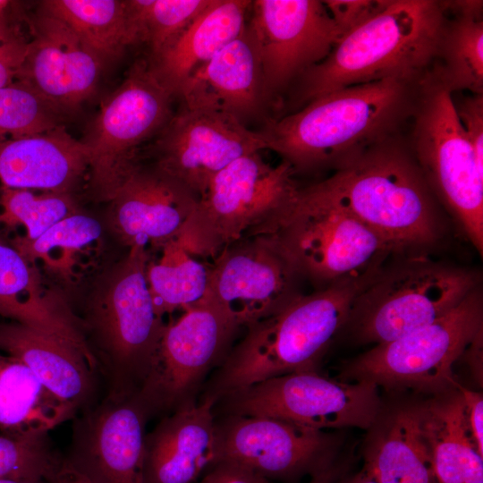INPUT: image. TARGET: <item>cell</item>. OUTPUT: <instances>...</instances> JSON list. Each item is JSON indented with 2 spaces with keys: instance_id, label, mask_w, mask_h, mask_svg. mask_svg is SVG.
<instances>
[{
  "instance_id": "cell-40",
  "label": "cell",
  "mask_w": 483,
  "mask_h": 483,
  "mask_svg": "<svg viewBox=\"0 0 483 483\" xmlns=\"http://www.w3.org/2000/svg\"><path fill=\"white\" fill-rule=\"evenodd\" d=\"M198 483H270L265 477L231 462H219Z\"/></svg>"
},
{
  "instance_id": "cell-45",
  "label": "cell",
  "mask_w": 483,
  "mask_h": 483,
  "mask_svg": "<svg viewBox=\"0 0 483 483\" xmlns=\"http://www.w3.org/2000/svg\"><path fill=\"white\" fill-rule=\"evenodd\" d=\"M336 483H377L363 470L359 473L348 478L340 479Z\"/></svg>"
},
{
  "instance_id": "cell-37",
  "label": "cell",
  "mask_w": 483,
  "mask_h": 483,
  "mask_svg": "<svg viewBox=\"0 0 483 483\" xmlns=\"http://www.w3.org/2000/svg\"><path fill=\"white\" fill-rule=\"evenodd\" d=\"M59 459L47 436L16 438L0 434V479L47 480Z\"/></svg>"
},
{
  "instance_id": "cell-25",
  "label": "cell",
  "mask_w": 483,
  "mask_h": 483,
  "mask_svg": "<svg viewBox=\"0 0 483 483\" xmlns=\"http://www.w3.org/2000/svg\"><path fill=\"white\" fill-rule=\"evenodd\" d=\"M250 4L248 0H211L164 51L148 57L157 77L174 97L197 68L244 30Z\"/></svg>"
},
{
  "instance_id": "cell-10",
  "label": "cell",
  "mask_w": 483,
  "mask_h": 483,
  "mask_svg": "<svg viewBox=\"0 0 483 483\" xmlns=\"http://www.w3.org/2000/svg\"><path fill=\"white\" fill-rule=\"evenodd\" d=\"M478 287L436 321L392 342L377 344L346 365L342 376L377 386L443 389L453 366L482 331Z\"/></svg>"
},
{
  "instance_id": "cell-23",
  "label": "cell",
  "mask_w": 483,
  "mask_h": 483,
  "mask_svg": "<svg viewBox=\"0 0 483 483\" xmlns=\"http://www.w3.org/2000/svg\"><path fill=\"white\" fill-rule=\"evenodd\" d=\"M182 104L225 112L242 123L255 114L267 97L258 47L248 25L182 87Z\"/></svg>"
},
{
  "instance_id": "cell-32",
  "label": "cell",
  "mask_w": 483,
  "mask_h": 483,
  "mask_svg": "<svg viewBox=\"0 0 483 483\" xmlns=\"http://www.w3.org/2000/svg\"><path fill=\"white\" fill-rule=\"evenodd\" d=\"M157 261L148 260L147 280L157 313L163 318L199 303L206 295L209 264L199 262L175 239L162 248Z\"/></svg>"
},
{
  "instance_id": "cell-27",
  "label": "cell",
  "mask_w": 483,
  "mask_h": 483,
  "mask_svg": "<svg viewBox=\"0 0 483 483\" xmlns=\"http://www.w3.org/2000/svg\"><path fill=\"white\" fill-rule=\"evenodd\" d=\"M75 414L24 364L0 352V434L16 438L47 436Z\"/></svg>"
},
{
  "instance_id": "cell-26",
  "label": "cell",
  "mask_w": 483,
  "mask_h": 483,
  "mask_svg": "<svg viewBox=\"0 0 483 483\" xmlns=\"http://www.w3.org/2000/svg\"><path fill=\"white\" fill-rule=\"evenodd\" d=\"M363 470L377 483H437L418 407L391 414L371 435Z\"/></svg>"
},
{
  "instance_id": "cell-39",
  "label": "cell",
  "mask_w": 483,
  "mask_h": 483,
  "mask_svg": "<svg viewBox=\"0 0 483 483\" xmlns=\"http://www.w3.org/2000/svg\"><path fill=\"white\" fill-rule=\"evenodd\" d=\"M453 102L458 119L477 160L483 166V95L470 94Z\"/></svg>"
},
{
  "instance_id": "cell-38",
  "label": "cell",
  "mask_w": 483,
  "mask_h": 483,
  "mask_svg": "<svg viewBox=\"0 0 483 483\" xmlns=\"http://www.w3.org/2000/svg\"><path fill=\"white\" fill-rule=\"evenodd\" d=\"M391 0H326L330 16L343 36L380 13Z\"/></svg>"
},
{
  "instance_id": "cell-2",
  "label": "cell",
  "mask_w": 483,
  "mask_h": 483,
  "mask_svg": "<svg viewBox=\"0 0 483 483\" xmlns=\"http://www.w3.org/2000/svg\"><path fill=\"white\" fill-rule=\"evenodd\" d=\"M447 13L448 1L391 0L296 80L295 104L389 78L421 80L436 59Z\"/></svg>"
},
{
  "instance_id": "cell-41",
  "label": "cell",
  "mask_w": 483,
  "mask_h": 483,
  "mask_svg": "<svg viewBox=\"0 0 483 483\" xmlns=\"http://www.w3.org/2000/svg\"><path fill=\"white\" fill-rule=\"evenodd\" d=\"M463 399L468 428L476 449L483 457V397L482 394L458 385Z\"/></svg>"
},
{
  "instance_id": "cell-36",
  "label": "cell",
  "mask_w": 483,
  "mask_h": 483,
  "mask_svg": "<svg viewBox=\"0 0 483 483\" xmlns=\"http://www.w3.org/2000/svg\"><path fill=\"white\" fill-rule=\"evenodd\" d=\"M101 234L99 222L84 214L75 212L49 227L34 240L23 237L13 242V247L28 261L37 258L47 260L54 250L69 253L75 251Z\"/></svg>"
},
{
  "instance_id": "cell-16",
  "label": "cell",
  "mask_w": 483,
  "mask_h": 483,
  "mask_svg": "<svg viewBox=\"0 0 483 483\" xmlns=\"http://www.w3.org/2000/svg\"><path fill=\"white\" fill-rule=\"evenodd\" d=\"M298 278L269 238L245 236L213 258L203 299L221 309L238 327H248L300 294Z\"/></svg>"
},
{
  "instance_id": "cell-29",
  "label": "cell",
  "mask_w": 483,
  "mask_h": 483,
  "mask_svg": "<svg viewBox=\"0 0 483 483\" xmlns=\"http://www.w3.org/2000/svg\"><path fill=\"white\" fill-rule=\"evenodd\" d=\"M454 13L447 18L433 74L453 94L483 95L482 1H448Z\"/></svg>"
},
{
  "instance_id": "cell-1",
  "label": "cell",
  "mask_w": 483,
  "mask_h": 483,
  "mask_svg": "<svg viewBox=\"0 0 483 483\" xmlns=\"http://www.w3.org/2000/svg\"><path fill=\"white\" fill-rule=\"evenodd\" d=\"M421 80L389 78L317 97L267 123L259 131L266 149L277 153L295 172L324 165L337 168L401 134L411 122Z\"/></svg>"
},
{
  "instance_id": "cell-21",
  "label": "cell",
  "mask_w": 483,
  "mask_h": 483,
  "mask_svg": "<svg viewBox=\"0 0 483 483\" xmlns=\"http://www.w3.org/2000/svg\"><path fill=\"white\" fill-rule=\"evenodd\" d=\"M0 352L20 360L76 413L88 403L97 366L90 350L52 332L16 321L0 323Z\"/></svg>"
},
{
  "instance_id": "cell-14",
  "label": "cell",
  "mask_w": 483,
  "mask_h": 483,
  "mask_svg": "<svg viewBox=\"0 0 483 483\" xmlns=\"http://www.w3.org/2000/svg\"><path fill=\"white\" fill-rule=\"evenodd\" d=\"M174 94L159 80L149 59L134 63L103 104L83 140L97 181L111 191L136 148L157 136L173 115Z\"/></svg>"
},
{
  "instance_id": "cell-46",
  "label": "cell",
  "mask_w": 483,
  "mask_h": 483,
  "mask_svg": "<svg viewBox=\"0 0 483 483\" xmlns=\"http://www.w3.org/2000/svg\"><path fill=\"white\" fill-rule=\"evenodd\" d=\"M0 483H49V482L46 479L30 480V479H0Z\"/></svg>"
},
{
  "instance_id": "cell-43",
  "label": "cell",
  "mask_w": 483,
  "mask_h": 483,
  "mask_svg": "<svg viewBox=\"0 0 483 483\" xmlns=\"http://www.w3.org/2000/svg\"><path fill=\"white\" fill-rule=\"evenodd\" d=\"M47 480L49 483H90L62 456L47 478Z\"/></svg>"
},
{
  "instance_id": "cell-8",
  "label": "cell",
  "mask_w": 483,
  "mask_h": 483,
  "mask_svg": "<svg viewBox=\"0 0 483 483\" xmlns=\"http://www.w3.org/2000/svg\"><path fill=\"white\" fill-rule=\"evenodd\" d=\"M148 260L145 247H131L90 310L110 396H131L140 390L166 326L149 292Z\"/></svg>"
},
{
  "instance_id": "cell-13",
  "label": "cell",
  "mask_w": 483,
  "mask_h": 483,
  "mask_svg": "<svg viewBox=\"0 0 483 483\" xmlns=\"http://www.w3.org/2000/svg\"><path fill=\"white\" fill-rule=\"evenodd\" d=\"M266 149L260 131L225 112L181 105L156 136L152 162L199 198L219 171Z\"/></svg>"
},
{
  "instance_id": "cell-7",
  "label": "cell",
  "mask_w": 483,
  "mask_h": 483,
  "mask_svg": "<svg viewBox=\"0 0 483 483\" xmlns=\"http://www.w3.org/2000/svg\"><path fill=\"white\" fill-rule=\"evenodd\" d=\"M295 173L259 152L238 157L213 176L175 240L195 257L215 258L291 201L300 188Z\"/></svg>"
},
{
  "instance_id": "cell-9",
  "label": "cell",
  "mask_w": 483,
  "mask_h": 483,
  "mask_svg": "<svg viewBox=\"0 0 483 483\" xmlns=\"http://www.w3.org/2000/svg\"><path fill=\"white\" fill-rule=\"evenodd\" d=\"M477 284L470 271L409 260L380 271L357 296L348 321L359 341L386 343L440 318Z\"/></svg>"
},
{
  "instance_id": "cell-34",
  "label": "cell",
  "mask_w": 483,
  "mask_h": 483,
  "mask_svg": "<svg viewBox=\"0 0 483 483\" xmlns=\"http://www.w3.org/2000/svg\"><path fill=\"white\" fill-rule=\"evenodd\" d=\"M64 112L18 80L0 88V140L44 133L61 126Z\"/></svg>"
},
{
  "instance_id": "cell-28",
  "label": "cell",
  "mask_w": 483,
  "mask_h": 483,
  "mask_svg": "<svg viewBox=\"0 0 483 483\" xmlns=\"http://www.w3.org/2000/svg\"><path fill=\"white\" fill-rule=\"evenodd\" d=\"M437 483H483V457L471 438L460 392L418 407Z\"/></svg>"
},
{
  "instance_id": "cell-5",
  "label": "cell",
  "mask_w": 483,
  "mask_h": 483,
  "mask_svg": "<svg viewBox=\"0 0 483 483\" xmlns=\"http://www.w3.org/2000/svg\"><path fill=\"white\" fill-rule=\"evenodd\" d=\"M269 238L317 290L377 275L394 251L374 231L316 192L299 188L275 216L250 232Z\"/></svg>"
},
{
  "instance_id": "cell-20",
  "label": "cell",
  "mask_w": 483,
  "mask_h": 483,
  "mask_svg": "<svg viewBox=\"0 0 483 483\" xmlns=\"http://www.w3.org/2000/svg\"><path fill=\"white\" fill-rule=\"evenodd\" d=\"M102 64L64 22L42 13L16 77L67 112L95 91Z\"/></svg>"
},
{
  "instance_id": "cell-35",
  "label": "cell",
  "mask_w": 483,
  "mask_h": 483,
  "mask_svg": "<svg viewBox=\"0 0 483 483\" xmlns=\"http://www.w3.org/2000/svg\"><path fill=\"white\" fill-rule=\"evenodd\" d=\"M0 201L3 208L0 222L24 225L26 240L38 238L53 225L76 212L66 192L47 191L37 195L30 190L3 187Z\"/></svg>"
},
{
  "instance_id": "cell-30",
  "label": "cell",
  "mask_w": 483,
  "mask_h": 483,
  "mask_svg": "<svg viewBox=\"0 0 483 483\" xmlns=\"http://www.w3.org/2000/svg\"><path fill=\"white\" fill-rule=\"evenodd\" d=\"M29 263L14 247L0 241V313L80 343L82 337L67 317L42 297Z\"/></svg>"
},
{
  "instance_id": "cell-4",
  "label": "cell",
  "mask_w": 483,
  "mask_h": 483,
  "mask_svg": "<svg viewBox=\"0 0 483 483\" xmlns=\"http://www.w3.org/2000/svg\"><path fill=\"white\" fill-rule=\"evenodd\" d=\"M310 186L394 250L429 245L437 238L431 191L402 134L366 148Z\"/></svg>"
},
{
  "instance_id": "cell-6",
  "label": "cell",
  "mask_w": 483,
  "mask_h": 483,
  "mask_svg": "<svg viewBox=\"0 0 483 483\" xmlns=\"http://www.w3.org/2000/svg\"><path fill=\"white\" fill-rule=\"evenodd\" d=\"M409 146L430 191L483 251V166L458 119L452 93L431 69L420 81Z\"/></svg>"
},
{
  "instance_id": "cell-15",
  "label": "cell",
  "mask_w": 483,
  "mask_h": 483,
  "mask_svg": "<svg viewBox=\"0 0 483 483\" xmlns=\"http://www.w3.org/2000/svg\"><path fill=\"white\" fill-rule=\"evenodd\" d=\"M249 17L267 97L322 62L343 37L319 0L251 1Z\"/></svg>"
},
{
  "instance_id": "cell-22",
  "label": "cell",
  "mask_w": 483,
  "mask_h": 483,
  "mask_svg": "<svg viewBox=\"0 0 483 483\" xmlns=\"http://www.w3.org/2000/svg\"><path fill=\"white\" fill-rule=\"evenodd\" d=\"M214 404L204 399L178 409L146 435L143 483H193L216 464Z\"/></svg>"
},
{
  "instance_id": "cell-17",
  "label": "cell",
  "mask_w": 483,
  "mask_h": 483,
  "mask_svg": "<svg viewBox=\"0 0 483 483\" xmlns=\"http://www.w3.org/2000/svg\"><path fill=\"white\" fill-rule=\"evenodd\" d=\"M148 418L135 394L106 395L75 420L64 459L90 483H143Z\"/></svg>"
},
{
  "instance_id": "cell-33",
  "label": "cell",
  "mask_w": 483,
  "mask_h": 483,
  "mask_svg": "<svg viewBox=\"0 0 483 483\" xmlns=\"http://www.w3.org/2000/svg\"><path fill=\"white\" fill-rule=\"evenodd\" d=\"M211 0H129L130 26L135 44L144 43L154 58L164 51Z\"/></svg>"
},
{
  "instance_id": "cell-24",
  "label": "cell",
  "mask_w": 483,
  "mask_h": 483,
  "mask_svg": "<svg viewBox=\"0 0 483 483\" xmlns=\"http://www.w3.org/2000/svg\"><path fill=\"white\" fill-rule=\"evenodd\" d=\"M89 167V152L63 126L49 131L0 140L3 187L66 192Z\"/></svg>"
},
{
  "instance_id": "cell-18",
  "label": "cell",
  "mask_w": 483,
  "mask_h": 483,
  "mask_svg": "<svg viewBox=\"0 0 483 483\" xmlns=\"http://www.w3.org/2000/svg\"><path fill=\"white\" fill-rule=\"evenodd\" d=\"M329 437L321 430L267 418L229 415L216 422V460L266 479H289L330 463Z\"/></svg>"
},
{
  "instance_id": "cell-19",
  "label": "cell",
  "mask_w": 483,
  "mask_h": 483,
  "mask_svg": "<svg viewBox=\"0 0 483 483\" xmlns=\"http://www.w3.org/2000/svg\"><path fill=\"white\" fill-rule=\"evenodd\" d=\"M113 222L130 247L162 248L174 240L193 212L199 198L153 163L132 158L111 191Z\"/></svg>"
},
{
  "instance_id": "cell-44",
  "label": "cell",
  "mask_w": 483,
  "mask_h": 483,
  "mask_svg": "<svg viewBox=\"0 0 483 483\" xmlns=\"http://www.w3.org/2000/svg\"><path fill=\"white\" fill-rule=\"evenodd\" d=\"M341 467L329 463L312 474L308 483H336L341 479Z\"/></svg>"
},
{
  "instance_id": "cell-11",
  "label": "cell",
  "mask_w": 483,
  "mask_h": 483,
  "mask_svg": "<svg viewBox=\"0 0 483 483\" xmlns=\"http://www.w3.org/2000/svg\"><path fill=\"white\" fill-rule=\"evenodd\" d=\"M377 387L369 381H339L309 370L261 381L221 400L230 415L273 418L321 431L366 429L378 419Z\"/></svg>"
},
{
  "instance_id": "cell-31",
  "label": "cell",
  "mask_w": 483,
  "mask_h": 483,
  "mask_svg": "<svg viewBox=\"0 0 483 483\" xmlns=\"http://www.w3.org/2000/svg\"><path fill=\"white\" fill-rule=\"evenodd\" d=\"M42 13L64 22L103 62L135 45L126 1L47 0Z\"/></svg>"
},
{
  "instance_id": "cell-42",
  "label": "cell",
  "mask_w": 483,
  "mask_h": 483,
  "mask_svg": "<svg viewBox=\"0 0 483 483\" xmlns=\"http://www.w3.org/2000/svg\"><path fill=\"white\" fill-rule=\"evenodd\" d=\"M27 44L6 42L0 45V88L13 83L22 64Z\"/></svg>"
},
{
  "instance_id": "cell-3",
  "label": "cell",
  "mask_w": 483,
  "mask_h": 483,
  "mask_svg": "<svg viewBox=\"0 0 483 483\" xmlns=\"http://www.w3.org/2000/svg\"><path fill=\"white\" fill-rule=\"evenodd\" d=\"M376 275L300 293L275 314L248 326L210 379L204 399L216 403L261 381L315 370L348 322L357 296Z\"/></svg>"
},
{
  "instance_id": "cell-12",
  "label": "cell",
  "mask_w": 483,
  "mask_h": 483,
  "mask_svg": "<svg viewBox=\"0 0 483 483\" xmlns=\"http://www.w3.org/2000/svg\"><path fill=\"white\" fill-rule=\"evenodd\" d=\"M165 326L148 375L135 394L148 417L194 404L199 386L220 362L236 324L203 299Z\"/></svg>"
}]
</instances>
